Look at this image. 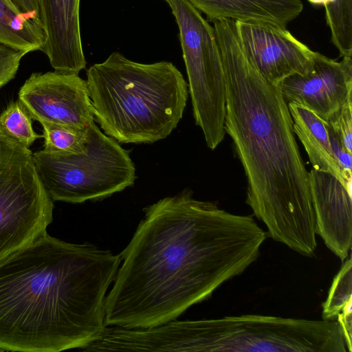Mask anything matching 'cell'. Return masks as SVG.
<instances>
[{
	"instance_id": "obj_1",
	"label": "cell",
	"mask_w": 352,
	"mask_h": 352,
	"mask_svg": "<svg viewBox=\"0 0 352 352\" xmlns=\"http://www.w3.org/2000/svg\"><path fill=\"white\" fill-rule=\"evenodd\" d=\"M105 300V323L145 329L176 320L256 261L267 234L184 189L143 209Z\"/></svg>"
},
{
	"instance_id": "obj_2",
	"label": "cell",
	"mask_w": 352,
	"mask_h": 352,
	"mask_svg": "<svg viewBox=\"0 0 352 352\" xmlns=\"http://www.w3.org/2000/svg\"><path fill=\"white\" fill-rule=\"evenodd\" d=\"M226 81L224 128L247 179L246 203L267 236L312 256L316 221L309 173L278 86L267 82L245 56L235 21H213Z\"/></svg>"
},
{
	"instance_id": "obj_3",
	"label": "cell",
	"mask_w": 352,
	"mask_h": 352,
	"mask_svg": "<svg viewBox=\"0 0 352 352\" xmlns=\"http://www.w3.org/2000/svg\"><path fill=\"white\" fill-rule=\"evenodd\" d=\"M122 258L94 244L38 237L0 262V349L58 352L100 338Z\"/></svg>"
},
{
	"instance_id": "obj_4",
	"label": "cell",
	"mask_w": 352,
	"mask_h": 352,
	"mask_svg": "<svg viewBox=\"0 0 352 352\" xmlns=\"http://www.w3.org/2000/svg\"><path fill=\"white\" fill-rule=\"evenodd\" d=\"M94 120L119 143H153L177 127L188 83L171 62L133 61L118 52L87 70Z\"/></svg>"
},
{
	"instance_id": "obj_5",
	"label": "cell",
	"mask_w": 352,
	"mask_h": 352,
	"mask_svg": "<svg viewBox=\"0 0 352 352\" xmlns=\"http://www.w3.org/2000/svg\"><path fill=\"white\" fill-rule=\"evenodd\" d=\"M170 351L346 352L337 320L263 315L168 322L162 333Z\"/></svg>"
},
{
	"instance_id": "obj_6",
	"label": "cell",
	"mask_w": 352,
	"mask_h": 352,
	"mask_svg": "<svg viewBox=\"0 0 352 352\" xmlns=\"http://www.w3.org/2000/svg\"><path fill=\"white\" fill-rule=\"evenodd\" d=\"M80 153L61 156L41 150L32 154L41 182L53 201L80 204L102 200L132 186L136 170L129 151L92 122Z\"/></svg>"
},
{
	"instance_id": "obj_7",
	"label": "cell",
	"mask_w": 352,
	"mask_h": 352,
	"mask_svg": "<svg viewBox=\"0 0 352 352\" xmlns=\"http://www.w3.org/2000/svg\"><path fill=\"white\" fill-rule=\"evenodd\" d=\"M179 28L195 124L208 147L223 140L226 91L222 57L214 29L188 0H164Z\"/></svg>"
},
{
	"instance_id": "obj_8",
	"label": "cell",
	"mask_w": 352,
	"mask_h": 352,
	"mask_svg": "<svg viewBox=\"0 0 352 352\" xmlns=\"http://www.w3.org/2000/svg\"><path fill=\"white\" fill-rule=\"evenodd\" d=\"M53 208L30 150L0 131V262L47 233Z\"/></svg>"
},
{
	"instance_id": "obj_9",
	"label": "cell",
	"mask_w": 352,
	"mask_h": 352,
	"mask_svg": "<svg viewBox=\"0 0 352 352\" xmlns=\"http://www.w3.org/2000/svg\"><path fill=\"white\" fill-rule=\"evenodd\" d=\"M33 120L85 130L94 121L87 81L76 74L33 73L19 91Z\"/></svg>"
},
{
	"instance_id": "obj_10",
	"label": "cell",
	"mask_w": 352,
	"mask_h": 352,
	"mask_svg": "<svg viewBox=\"0 0 352 352\" xmlns=\"http://www.w3.org/2000/svg\"><path fill=\"white\" fill-rule=\"evenodd\" d=\"M236 32L250 63L269 83L278 86L293 74L305 75L314 63V51L286 27L265 22L235 21Z\"/></svg>"
},
{
	"instance_id": "obj_11",
	"label": "cell",
	"mask_w": 352,
	"mask_h": 352,
	"mask_svg": "<svg viewBox=\"0 0 352 352\" xmlns=\"http://www.w3.org/2000/svg\"><path fill=\"white\" fill-rule=\"evenodd\" d=\"M311 69L293 74L278 88L285 102L303 106L327 121L352 98V57L341 61L314 52Z\"/></svg>"
},
{
	"instance_id": "obj_12",
	"label": "cell",
	"mask_w": 352,
	"mask_h": 352,
	"mask_svg": "<svg viewBox=\"0 0 352 352\" xmlns=\"http://www.w3.org/2000/svg\"><path fill=\"white\" fill-rule=\"evenodd\" d=\"M309 173L316 234L344 261L352 244L351 193L329 173L314 169Z\"/></svg>"
},
{
	"instance_id": "obj_13",
	"label": "cell",
	"mask_w": 352,
	"mask_h": 352,
	"mask_svg": "<svg viewBox=\"0 0 352 352\" xmlns=\"http://www.w3.org/2000/svg\"><path fill=\"white\" fill-rule=\"evenodd\" d=\"M45 42L41 49L55 71L76 74L87 62L80 28V0H38Z\"/></svg>"
},
{
	"instance_id": "obj_14",
	"label": "cell",
	"mask_w": 352,
	"mask_h": 352,
	"mask_svg": "<svg viewBox=\"0 0 352 352\" xmlns=\"http://www.w3.org/2000/svg\"><path fill=\"white\" fill-rule=\"evenodd\" d=\"M210 21L265 22L286 27L302 12L301 0H188Z\"/></svg>"
},
{
	"instance_id": "obj_15",
	"label": "cell",
	"mask_w": 352,
	"mask_h": 352,
	"mask_svg": "<svg viewBox=\"0 0 352 352\" xmlns=\"http://www.w3.org/2000/svg\"><path fill=\"white\" fill-rule=\"evenodd\" d=\"M287 105L294 132L302 144L312 169L333 175L345 187L333 153L327 121L303 106L295 103Z\"/></svg>"
},
{
	"instance_id": "obj_16",
	"label": "cell",
	"mask_w": 352,
	"mask_h": 352,
	"mask_svg": "<svg viewBox=\"0 0 352 352\" xmlns=\"http://www.w3.org/2000/svg\"><path fill=\"white\" fill-rule=\"evenodd\" d=\"M0 42L26 54L41 50L45 34L40 17L21 12L12 0H0Z\"/></svg>"
},
{
	"instance_id": "obj_17",
	"label": "cell",
	"mask_w": 352,
	"mask_h": 352,
	"mask_svg": "<svg viewBox=\"0 0 352 352\" xmlns=\"http://www.w3.org/2000/svg\"><path fill=\"white\" fill-rule=\"evenodd\" d=\"M41 124L43 129L45 152L66 156L78 154L85 150L89 127L85 130H77L47 122Z\"/></svg>"
},
{
	"instance_id": "obj_18",
	"label": "cell",
	"mask_w": 352,
	"mask_h": 352,
	"mask_svg": "<svg viewBox=\"0 0 352 352\" xmlns=\"http://www.w3.org/2000/svg\"><path fill=\"white\" fill-rule=\"evenodd\" d=\"M324 8L332 43L340 56L352 57V0H334Z\"/></svg>"
},
{
	"instance_id": "obj_19",
	"label": "cell",
	"mask_w": 352,
	"mask_h": 352,
	"mask_svg": "<svg viewBox=\"0 0 352 352\" xmlns=\"http://www.w3.org/2000/svg\"><path fill=\"white\" fill-rule=\"evenodd\" d=\"M0 131L28 148L43 137L34 132L32 118L19 100L10 102L0 114Z\"/></svg>"
},
{
	"instance_id": "obj_20",
	"label": "cell",
	"mask_w": 352,
	"mask_h": 352,
	"mask_svg": "<svg viewBox=\"0 0 352 352\" xmlns=\"http://www.w3.org/2000/svg\"><path fill=\"white\" fill-rule=\"evenodd\" d=\"M351 258L349 256L334 277L327 298L322 305L323 320H336L338 316L351 305Z\"/></svg>"
},
{
	"instance_id": "obj_21",
	"label": "cell",
	"mask_w": 352,
	"mask_h": 352,
	"mask_svg": "<svg viewBox=\"0 0 352 352\" xmlns=\"http://www.w3.org/2000/svg\"><path fill=\"white\" fill-rule=\"evenodd\" d=\"M346 151L352 153V98L327 121Z\"/></svg>"
},
{
	"instance_id": "obj_22",
	"label": "cell",
	"mask_w": 352,
	"mask_h": 352,
	"mask_svg": "<svg viewBox=\"0 0 352 352\" xmlns=\"http://www.w3.org/2000/svg\"><path fill=\"white\" fill-rule=\"evenodd\" d=\"M25 52L0 42V89L12 80Z\"/></svg>"
},
{
	"instance_id": "obj_23",
	"label": "cell",
	"mask_w": 352,
	"mask_h": 352,
	"mask_svg": "<svg viewBox=\"0 0 352 352\" xmlns=\"http://www.w3.org/2000/svg\"><path fill=\"white\" fill-rule=\"evenodd\" d=\"M12 1L21 12L34 13L39 16L38 0H12Z\"/></svg>"
},
{
	"instance_id": "obj_24",
	"label": "cell",
	"mask_w": 352,
	"mask_h": 352,
	"mask_svg": "<svg viewBox=\"0 0 352 352\" xmlns=\"http://www.w3.org/2000/svg\"><path fill=\"white\" fill-rule=\"evenodd\" d=\"M310 3L316 5H321L324 8H327L329 5H331L334 0H308Z\"/></svg>"
},
{
	"instance_id": "obj_25",
	"label": "cell",
	"mask_w": 352,
	"mask_h": 352,
	"mask_svg": "<svg viewBox=\"0 0 352 352\" xmlns=\"http://www.w3.org/2000/svg\"><path fill=\"white\" fill-rule=\"evenodd\" d=\"M0 351H3L1 349H0Z\"/></svg>"
}]
</instances>
